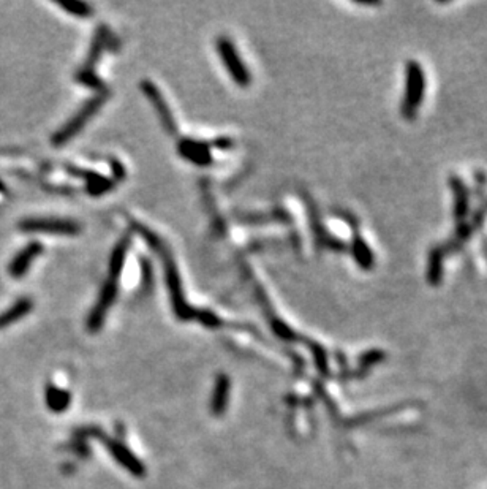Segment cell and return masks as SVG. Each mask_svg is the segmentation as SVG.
I'll return each instance as SVG.
<instances>
[{
  "mask_svg": "<svg viewBox=\"0 0 487 489\" xmlns=\"http://www.w3.org/2000/svg\"><path fill=\"white\" fill-rule=\"evenodd\" d=\"M177 152L181 154L189 162L195 163L198 166H208L212 163L211 156V144L204 142H196V139L182 138L177 143Z\"/></svg>",
  "mask_w": 487,
  "mask_h": 489,
  "instance_id": "cell-7",
  "label": "cell"
},
{
  "mask_svg": "<svg viewBox=\"0 0 487 489\" xmlns=\"http://www.w3.org/2000/svg\"><path fill=\"white\" fill-rule=\"evenodd\" d=\"M217 51L220 57H222V62L226 67V70L230 71L233 81L241 87L249 86L252 81L250 71L247 70V67L244 65L241 57H239L231 40L226 37H220L217 40Z\"/></svg>",
  "mask_w": 487,
  "mask_h": 489,
  "instance_id": "cell-3",
  "label": "cell"
},
{
  "mask_svg": "<svg viewBox=\"0 0 487 489\" xmlns=\"http://www.w3.org/2000/svg\"><path fill=\"white\" fill-rule=\"evenodd\" d=\"M46 405L49 407V410L61 413L66 410L70 405V393L62 390V388H57L56 385H48L46 386Z\"/></svg>",
  "mask_w": 487,
  "mask_h": 489,
  "instance_id": "cell-14",
  "label": "cell"
},
{
  "mask_svg": "<svg viewBox=\"0 0 487 489\" xmlns=\"http://www.w3.org/2000/svg\"><path fill=\"white\" fill-rule=\"evenodd\" d=\"M271 325H272V330L277 334L278 338H282L285 340H295L296 339V334L293 330H290L288 326H286L282 320L276 318L274 316H271Z\"/></svg>",
  "mask_w": 487,
  "mask_h": 489,
  "instance_id": "cell-16",
  "label": "cell"
},
{
  "mask_svg": "<svg viewBox=\"0 0 487 489\" xmlns=\"http://www.w3.org/2000/svg\"><path fill=\"white\" fill-rule=\"evenodd\" d=\"M233 144H235V143H233L231 138H225L223 137V138L216 139V142H213L211 146H216V147H218V149H231Z\"/></svg>",
  "mask_w": 487,
  "mask_h": 489,
  "instance_id": "cell-20",
  "label": "cell"
},
{
  "mask_svg": "<svg viewBox=\"0 0 487 489\" xmlns=\"http://www.w3.org/2000/svg\"><path fill=\"white\" fill-rule=\"evenodd\" d=\"M5 190H6V185L4 184V180H2V179H0V192H2V193H4Z\"/></svg>",
  "mask_w": 487,
  "mask_h": 489,
  "instance_id": "cell-21",
  "label": "cell"
},
{
  "mask_svg": "<svg viewBox=\"0 0 487 489\" xmlns=\"http://www.w3.org/2000/svg\"><path fill=\"white\" fill-rule=\"evenodd\" d=\"M130 244H131V238L130 234H125V236L121 238V241L116 244L115 251L111 253V258H110V267H108V276L110 277H115L119 279L122 272V267L125 263V257H127V252L130 249Z\"/></svg>",
  "mask_w": 487,
  "mask_h": 489,
  "instance_id": "cell-13",
  "label": "cell"
},
{
  "mask_svg": "<svg viewBox=\"0 0 487 489\" xmlns=\"http://www.w3.org/2000/svg\"><path fill=\"white\" fill-rule=\"evenodd\" d=\"M195 320H198L199 323L208 326V328H218L222 325V320L217 316V313H213L211 311H196V317Z\"/></svg>",
  "mask_w": 487,
  "mask_h": 489,
  "instance_id": "cell-17",
  "label": "cell"
},
{
  "mask_svg": "<svg viewBox=\"0 0 487 489\" xmlns=\"http://www.w3.org/2000/svg\"><path fill=\"white\" fill-rule=\"evenodd\" d=\"M42 252H43V246L37 243V241H32V243L23 247V249L18 252V255L13 257V260L10 261V265H8L10 276L15 279H21L23 276H25L32 265V261L38 255H42Z\"/></svg>",
  "mask_w": 487,
  "mask_h": 489,
  "instance_id": "cell-8",
  "label": "cell"
},
{
  "mask_svg": "<svg viewBox=\"0 0 487 489\" xmlns=\"http://www.w3.org/2000/svg\"><path fill=\"white\" fill-rule=\"evenodd\" d=\"M141 89L144 92V96L151 100V103L153 105V108L157 110L158 113V117L162 120L163 124V129L170 133V135H176L177 133V127H176V120L171 115V110L170 106L166 105V102L162 97V93H160L158 87L153 84L152 81H146L141 83Z\"/></svg>",
  "mask_w": 487,
  "mask_h": 489,
  "instance_id": "cell-6",
  "label": "cell"
},
{
  "mask_svg": "<svg viewBox=\"0 0 487 489\" xmlns=\"http://www.w3.org/2000/svg\"><path fill=\"white\" fill-rule=\"evenodd\" d=\"M103 440L106 442V447H108L110 453L115 456V459L119 462V464H122L127 471L133 475H136V477H143V475L146 473L144 464L133 456V453L129 450V448H125L121 442H117V440H111L106 437H103Z\"/></svg>",
  "mask_w": 487,
  "mask_h": 489,
  "instance_id": "cell-9",
  "label": "cell"
},
{
  "mask_svg": "<svg viewBox=\"0 0 487 489\" xmlns=\"http://www.w3.org/2000/svg\"><path fill=\"white\" fill-rule=\"evenodd\" d=\"M19 229L24 233H46L75 236V234L81 231V225L69 219H25L19 224Z\"/></svg>",
  "mask_w": 487,
  "mask_h": 489,
  "instance_id": "cell-4",
  "label": "cell"
},
{
  "mask_svg": "<svg viewBox=\"0 0 487 489\" xmlns=\"http://www.w3.org/2000/svg\"><path fill=\"white\" fill-rule=\"evenodd\" d=\"M230 388L231 381L226 375L220 374L213 386L212 399H211V410L213 415H222L226 410V404H228L230 398Z\"/></svg>",
  "mask_w": 487,
  "mask_h": 489,
  "instance_id": "cell-11",
  "label": "cell"
},
{
  "mask_svg": "<svg viewBox=\"0 0 487 489\" xmlns=\"http://www.w3.org/2000/svg\"><path fill=\"white\" fill-rule=\"evenodd\" d=\"M131 224H133V230L141 234L151 249L156 251L158 253L160 260H162L163 271H165V280H166V285H168L170 297H171V304H172V309H175V313L177 316V318L184 320V321L195 320L196 309H193V307H190L189 303L185 301L182 282H181V274H179L176 261H175V258H172L168 246H166L156 233L151 231L148 226L138 224V222H135V220H133Z\"/></svg>",
  "mask_w": 487,
  "mask_h": 489,
  "instance_id": "cell-1",
  "label": "cell"
},
{
  "mask_svg": "<svg viewBox=\"0 0 487 489\" xmlns=\"http://www.w3.org/2000/svg\"><path fill=\"white\" fill-rule=\"evenodd\" d=\"M106 96H108V92H102V93H98V96L88 100V102L81 106V110H79L76 115L73 116L69 122L62 127L61 130H57L54 135H52L51 143L57 147L69 143L70 139L76 135V133L83 130V127L88 124V120L93 115H95L100 108H102L105 100H106Z\"/></svg>",
  "mask_w": 487,
  "mask_h": 489,
  "instance_id": "cell-2",
  "label": "cell"
},
{
  "mask_svg": "<svg viewBox=\"0 0 487 489\" xmlns=\"http://www.w3.org/2000/svg\"><path fill=\"white\" fill-rule=\"evenodd\" d=\"M117 282L119 279L110 277L106 279V282L102 287V292H100V297L97 299V304L90 311L88 317V331L89 333H98L102 330V326L105 323L106 313H108L110 307L115 303V299L117 297Z\"/></svg>",
  "mask_w": 487,
  "mask_h": 489,
  "instance_id": "cell-5",
  "label": "cell"
},
{
  "mask_svg": "<svg viewBox=\"0 0 487 489\" xmlns=\"http://www.w3.org/2000/svg\"><path fill=\"white\" fill-rule=\"evenodd\" d=\"M141 263H143V266H141V270H143V284H144V287H151L152 285L151 266L148 263V260H143Z\"/></svg>",
  "mask_w": 487,
  "mask_h": 489,
  "instance_id": "cell-19",
  "label": "cell"
},
{
  "mask_svg": "<svg viewBox=\"0 0 487 489\" xmlns=\"http://www.w3.org/2000/svg\"><path fill=\"white\" fill-rule=\"evenodd\" d=\"M111 171H112V179L116 180V183H121V180L125 179V168L122 166V163L119 162V160H111Z\"/></svg>",
  "mask_w": 487,
  "mask_h": 489,
  "instance_id": "cell-18",
  "label": "cell"
},
{
  "mask_svg": "<svg viewBox=\"0 0 487 489\" xmlns=\"http://www.w3.org/2000/svg\"><path fill=\"white\" fill-rule=\"evenodd\" d=\"M32 309H33V301L30 298L18 299L15 304H11L8 309L0 313V330L16 323V321H19L23 317L28 316V313H30Z\"/></svg>",
  "mask_w": 487,
  "mask_h": 489,
  "instance_id": "cell-12",
  "label": "cell"
},
{
  "mask_svg": "<svg viewBox=\"0 0 487 489\" xmlns=\"http://www.w3.org/2000/svg\"><path fill=\"white\" fill-rule=\"evenodd\" d=\"M56 4L73 16H78V18L92 16V6L86 2H79V0H65V2H56Z\"/></svg>",
  "mask_w": 487,
  "mask_h": 489,
  "instance_id": "cell-15",
  "label": "cell"
},
{
  "mask_svg": "<svg viewBox=\"0 0 487 489\" xmlns=\"http://www.w3.org/2000/svg\"><path fill=\"white\" fill-rule=\"evenodd\" d=\"M108 38H110V30L105 28V24H100L97 32H95V35H93L89 54H88V59H86L84 69L81 71L95 73V70L93 69H95V64H97V60L100 59V56L103 54V48H105L106 42H108Z\"/></svg>",
  "mask_w": 487,
  "mask_h": 489,
  "instance_id": "cell-10",
  "label": "cell"
}]
</instances>
